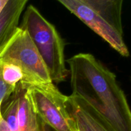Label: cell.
<instances>
[{"mask_svg": "<svg viewBox=\"0 0 131 131\" xmlns=\"http://www.w3.org/2000/svg\"><path fill=\"white\" fill-rule=\"evenodd\" d=\"M0 61L19 67L24 75L23 86L52 83L48 70L28 33L19 27L0 53Z\"/></svg>", "mask_w": 131, "mask_h": 131, "instance_id": "cell-4", "label": "cell"}, {"mask_svg": "<svg viewBox=\"0 0 131 131\" xmlns=\"http://www.w3.org/2000/svg\"><path fill=\"white\" fill-rule=\"evenodd\" d=\"M26 89L20 85L17 111V131H38V117L26 95Z\"/></svg>", "mask_w": 131, "mask_h": 131, "instance_id": "cell-7", "label": "cell"}, {"mask_svg": "<svg viewBox=\"0 0 131 131\" xmlns=\"http://www.w3.org/2000/svg\"><path fill=\"white\" fill-rule=\"evenodd\" d=\"M58 2L120 55L129 57L122 21V0H59Z\"/></svg>", "mask_w": 131, "mask_h": 131, "instance_id": "cell-2", "label": "cell"}, {"mask_svg": "<svg viewBox=\"0 0 131 131\" xmlns=\"http://www.w3.org/2000/svg\"><path fill=\"white\" fill-rule=\"evenodd\" d=\"M1 74L4 81L14 88H16L19 84L23 86L24 75L20 68L8 62L0 61Z\"/></svg>", "mask_w": 131, "mask_h": 131, "instance_id": "cell-9", "label": "cell"}, {"mask_svg": "<svg viewBox=\"0 0 131 131\" xmlns=\"http://www.w3.org/2000/svg\"><path fill=\"white\" fill-rule=\"evenodd\" d=\"M0 131H13L10 129L6 122L2 118L0 119Z\"/></svg>", "mask_w": 131, "mask_h": 131, "instance_id": "cell-12", "label": "cell"}, {"mask_svg": "<svg viewBox=\"0 0 131 131\" xmlns=\"http://www.w3.org/2000/svg\"><path fill=\"white\" fill-rule=\"evenodd\" d=\"M66 61L72 95L88 102L115 131H131L130 107L115 74L92 54L79 53Z\"/></svg>", "mask_w": 131, "mask_h": 131, "instance_id": "cell-1", "label": "cell"}, {"mask_svg": "<svg viewBox=\"0 0 131 131\" xmlns=\"http://www.w3.org/2000/svg\"><path fill=\"white\" fill-rule=\"evenodd\" d=\"M15 88L6 84L3 79L0 69V119L1 118V107L2 104L10 97L15 91Z\"/></svg>", "mask_w": 131, "mask_h": 131, "instance_id": "cell-10", "label": "cell"}, {"mask_svg": "<svg viewBox=\"0 0 131 131\" xmlns=\"http://www.w3.org/2000/svg\"><path fill=\"white\" fill-rule=\"evenodd\" d=\"M19 27L30 37L52 83L58 84L64 81L69 74L65 66V42L54 26L30 5L25 10Z\"/></svg>", "mask_w": 131, "mask_h": 131, "instance_id": "cell-3", "label": "cell"}, {"mask_svg": "<svg viewBox=\"0 0 131 131\" xmlns=\"http://www.w3.org/2000/svg\"><path fill=\"white\" fill-rule=\"evenodd\" d=\"M20 85L16 87L14 93L2 104L1 107V117L13 131H17V111Z\"/></svg>", "mask_w": 131, "mask_h": 131, "instance_id": "cell-8", "label": "cell"}, {"mask_svg": "<svg viewBox=\"0 0 131 131\" xmlns=\"http://www.w3.org/2000/svg\"><path fill=\"white\" fill-rule=\"evenodd\" d=\"M28 0H8L0 12V53L19 27V20Z\"/></svg>", "mask_w": 131, "mask_h": 131, "instance_id": "cell-6", "label": "cell"}, {"mask_svg": "<svg viewBox=\"0 0 131 131\" xmlns=\"http://www.w3.org/2000/svg\"><path fill=\"white\" fill-rule=\"evenodd\" d=\"M7 1L8 0H0V12L2 10V9L3 8L5 5H6V3H7Z\"/></svg>", "mask_w": 131, "mask_h": 131, "instance_id": "cell-13", "label": "cell"}, {"mask_svg": "<svg viewBox=\"0 0 131 131\" xmlns=\"http://www.w3.org/2000/svg\"><path fill=\"white\" fill-rule=\"evenodd\" d=\"M26 95L37 116L55 131H76L67 107L68 96L53 83L29 86Z\"/></svg>", "mask_w": 131, "mask_h": 131, "instance_id": "cell-5", "label": "cell"}, {"mask_svg": "<svg viewBox=\"0 0 131 131\" xmlns=\"http://www.w3.org/2000/svg\"><path fill=\"white\" fill-rule=\"evenodd\" d=\"M38 117V116H37ZM38 131H55L38 117Z\"/></svg>", "mask_w": 131, "mask_h": 131, "instance_id": "cell-11", "label": "cell"}]
</instances>
